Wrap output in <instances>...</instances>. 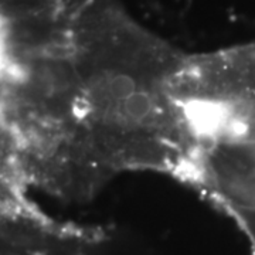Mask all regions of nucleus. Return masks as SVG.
<instances>
[{
  "instance_id": "nucleus-1",
  "label": "nucleus",
  "mask_w": 255,
  "mask_h": 255,
  "mask_svg": "<svg viewBox=\"0 0 255 255\" xmlns=\"http://www.w3.org/2000/svg\"><path fill=\"white\" fill-rule=\"evenodd\" d=\"M152 98L147 92L135 91L130 97L124 101L125 114L133 121L145 119L152 111Z\"/></svg>"
},
{
  "instance_id": "nucleus-3",
  "label": "nucleus",
  "mask_w": 255,
  "mask_h": 255,
  "mask_svg": "<svg viewBox=\"0 0 255 255\" xmlns=\"http://www.w3.org/2000/svg\"><path fill=\"white\" fill-rule=\"evenodd\" d=\"M53 1L57 0H0V23L6 26V18H4V11H7L9 7L7 6H16V4H21L26 6V10L28 9L27 6H30V9H37L38 4H44L48 6Z\"/></svg>"
},
{
  "instance_id": "nucleus-2",
  "label": "nucleus",
  "mask_w": 255,
  "mask_h": 255,
  "mask_svg": "<svg viewBox=\"0 0 255 255\" xmlns=\"http://www.w3.org/2000/svg\"><path fill=\"white\" fill-rule=\"evenodd\" d=\"M110 94L118 101H125L136 91V84L128 74H115L108 84Z\"/></svg>"
}]
</instances>
